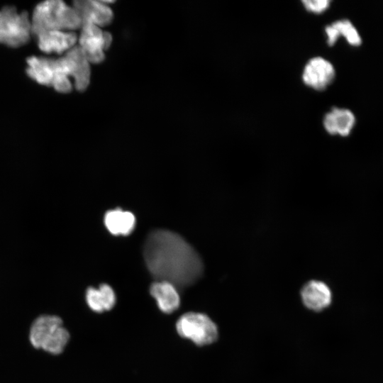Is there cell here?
Segmentation results:
<instances>
[{
	"mask_svg": "<svg viewBox=\"0 0 383 383\" xmlns=\"http://www.w3.org/2000/svg\"><path fill=\"white\" fill-rule=\"evenodd\" d=\"M143 255L152 276L175 287L193 284L203 272L196 251L182 236L168 230H155L148 235Z\"/></svg>",
	"mask_w": 383,
	"mask_h": 383,
	"instance_id": "obj_1",
	"label": "cell"
},
{
	"mask_svg": "<svg viewBox=\"0 0 383 383\" xmlns=\"http://www.w3.org/2000/svg\"><path fill=\"white\" fill-rule=\"evenodd\" d=\"M89 63L81 48L74 46L57 59L35 56L28 58L26 72L38 83L52 87L57 91H70L71 78L74 87L83 91L89 84Z\"/></svg>",
	"mask_w": 383,
	"mask_h": 383,
	"instance_id": "obj_2",
	"label": "cell"
},
{
	"mask_svg": "<svg viewBox=\"0 0 383 383\" xmlns=\"http://www.w3.org/2000/svg\"><path fill=\"white\" fill-rule=\"evenodd\" d=\"M30 23L34 35L48 30H72L82 25L74 8L60 0H50L38 4L33 10Z\"/></svg>",
	"mask_w": 383,
	"mask_h": 383,
	"instance_id": "obj_3",
	"label": "cell"
},
{
	"mask_svg": "<svg viewBox=\"0 0 383 383\" xmlns=\"http://www.w3.org/2000/svg\"><path fill=\"white\" fill-rule=\"evenodd\" d=\"M70 338L68 331L63 327L62 319L55 315H41L33 322L29 340L37 349L52 355L61 353Z\"/></svg>",
	"mask_w": 383,
	"mask_h": 383,
	"instance_id": "obj_4",
	"label": "cell"
},
{
	"mask_svg": "<svg viewBox=\"0 0 383 383\" xmlns=\"http://www.w3.org/2000/svg\"><path fill=\"white\" fill-rule=\"evenodd\" d=\"M30 35L31 23L27 12L18 13L12 6L0 11V43L18 47L26 44Z\"/></svg>",
	"mask_w": 383,
	"mask_h": 383,
	"instance_id": "obj_5",
	"label": "cell"
},
{
	"mask_svg": "<svg viewBox=\"0 0 383 383\" xmlns=\"http://www.w3.org/2000/svg\"><path fill=\"white\" fill-rule=\"evenodd\" d=\"M177 330L181 336L198 345L212 343L218 337L215 323L201 313L189 312L182 315L177 322Z\"/></svg>",
	"mask_w": 383,
	"mask_h": 383,
	"instance_id": "obj_6",
	"label": "cell"
},
{
	"mask_svg": "<svg viewBox=\"0 0 383 383\" xmlns=\"http://www.w3.org/2000/svg\"><path fill=\"white\" fill-rule=\"evenodd\" d=\"M81 27L79 46L89 62H101L104 58V50L111 44V35L93 23H83Z\"/></svg>",
	"mask_w": 383,
	"mask_h": 383,
	"instance_id": "obj_7",
	"label": "cell"
},
{
	"mask_svg": "<svg viewBox=\"0 0 383 383\" xmlns=\"http://www.w3.org/2000/svg\"><path fill=\"white\" fill-rule=\"evenodd\" d=\"M335 70L333 64L322 57L311 58L305 65L301 79L307 87L316 90H325L334 80Z\"/></svg>",
	"mask_w": 383,
	"mask_h": 383,
	"instance_id": "obj_8",
	"label": "cell"
},
{
	"mask_svg": "<svg viewBox=\"0 0 383 383\" xmlns=\"http://www.w3.org/2000/svg\"><path fill=\"white\" fill-rule=\"evenodd\" d=\"M40 50L46 53L62 54L74 47L77 35L71 31L48 30L35 35Z\"/></svg>",
	"mask_w": 383,
	"mask_h": 383,
	"instance_id": "obj_9",
	"label": "cell"
},
{
	"mask_svg": "<svg viewBox=\"0 0 383 383\" xmlns=\"http://www.w3.org/2000/svg\"><path fill=\"white\" fill-rule=\"evenodd\" d=\"M73 7L77 11L82 24L93 23L102 26L109 23L113 18L112 11L102 1H75Z\"/></svg>",
	"mask_w": 383,
	"mask_h": 383,
	"instance_id": "obj_10",
	"label": "cell"
},
{
	"mask_svg": "<svg viewBox=\"0 0 383 383\" xmlns=\"http://www.w3.org/2000/svg\"><path fill=\"white\" fill-rule=\"evenodd\" d=\"M355 124L354 113L345 108L333 107L324 115L323 119L324 129L333 135L348 136Z\"/></svg>",
	"mask_w": 383,
	"mask_h": 383,
	"instance_id": "obj_11",
	"label": "cell"
},
{
	"mask_svg": "<svg viewBox=\"0 0 383 383\" xmlns=\"http://www.w3.org/2000/svg\"><path fill=\"white\" fill-rule=\"evenodd\" d=\"M301 296L306 307L319 311L328 307L332 300V294L328 286L318 280H311L301 289Z\"/></svg>",
	"mask_w": 383,
	"mask_h": 383,
	"instance_id": "obj_12",
	"label": "cell"
},
{
	"mask_svg": "<svg viewBox=\"0 0 383 383\" xmlns=\"http://www.w3.org/2000/svg\"><path fill=\"white\" fill-rule=\"evenodd\" d=\"M150 292L162 311L170 313L179 307V294L176 287L170 282L157 280L151 284Z\"/></svg>",
	"mask_w": 383,
	"mask_h": 383,
	"instance_id": "obj_13",
	"label": "cell"
},
{
	"mask_svg": "<svg viewBox=\"0 0 383 383\" xmlns=\"http://www.w3.org/2000/svg\"><path fill=\"white\" fill-rule=\"evenodd\" d=\"M327 44L333 46L340 37L344 38L352 46H359L362 38L354 25L348 19L334 21L325 28Z\"/></svg>",
	"mask_w": 383,
	"mask_h": 383,
	"instance_id": "obj_14",
	"label": "cell"
},
{
	"mask_svg": "<svg viewBox=\"0 0 383 383\" xmlns=\"http://www.w3.org/2000/svg\"><path fill=\"white\" fill-rule=\"evenodd\" d=\"M104 223L113 235H126L132 232L135 225L134 215L121 209L110 210L104 216Z\"/></svg>",
	"mask_w": 383,
	"mask_h": 383,
	"instance_id": "obj_15",
	"label": "cell"
},
{
	"mask_svg": "<svg viewBox=\"0 0 383 383\" xmlns=\"http://www.w3.org/2000/svg\"><path fill=\"white\" fill-rule=\"evenodd\" d=\"M86 299L91 309L96 312H103L113 308L116 296L112 288L103 284L98 289L89 287L86 292Z\"/></svg>",
	"mask_w": 383,
	"mask_h": 383,
	"instance_id": "obj_16",
	"label": "cell"
},
{
	"mask_svg": "<svg viewBox=\"0 0 383 383\" xmlns=\"http://www.w3.org/2000/svg\"><path fill=\"white\" fill-rule=\"evenodd\" d=\"M304 9L311 13L319 14L326 11L331 4L328 0H304L301 1Z\"/></svg>",
	"mask_w": 383,
	"mask_h": 383,
	"instance_id": "obj_17",
	"label": "cell"
}]
</instances>
